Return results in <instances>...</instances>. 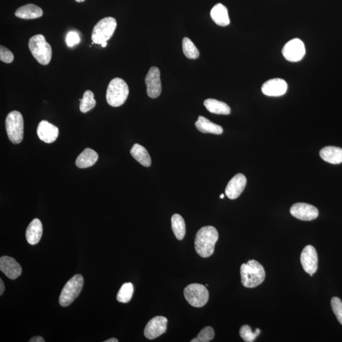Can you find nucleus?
Masks as SVG:
<instances>
[{
    "label": "nucleus",
    "mask_w": 342,
    "mask_h": 342,
    "mask_svg": "<svg viewBox=\"0 0 342 342\" xmlns=\"http://www.w3.org/2000/svg\"><path fill=\"white\" fill-rule=\"evenodd\" d=\"M219 238L218 231L213 226L201 228L195 238V248L200 257L207 258L214 254Z\"/></svg>",
    "instance_id": "1"
},
{
    "label": "nucleus",
    "mask_w": 342,
    "mask_h": 342,
    "mask_svg": "<svg viewBox=\"0 0 342 342\" xmlns=\"http://www.w3.org/2000/svg\"><path fill=\"white\" fill-rule=\"evenodd\" d=\"M241 283L249 289L259 286L264 281L265 273L264 268L255 260H250L241 266Z\"/></svg>",
    "instance_id": "2"
},
{
    "label": "nucleus",
    "mask_w": 342,
    "mask_h": 342,
    "mask_svg": "<svg viewBox=\"0 0 342 342\" xmlns=\"http://www.w3.org/2000/svg\"><path fill=\"white\" fill-rule=\"evenodd\" d=\"M129 93V87L123 79L116 78L110 81L107 89L106 99L109 105L118 107L126 102Z\"/></svg>",
    "instance_id": "3"
},
{
    "label": "nucleus",
    "mask_w": 342,
    "mask_h": 342,
    "mask_svg": "<svg viewBox=\"0 0 342 342\" xmlns=\"http://www.w3.org/2000/svg\"><path fill=\"white\" fill-rule=\"evenodd\" d=\"M29 48L34 59L43 66L50 63L52 56V49L42 34H37L30 38Z\"/></svg>",
    "instance_id": "4"
},
{
    "label": "nucleus",
    "mask_w": 342,
    "mask_h": 342,
    "mask_svg": "<svg viewBox=\"0 0 342 342\" xmlns=\"http://www.w3.org/2000/svg\"><path fill=\"white\" fill-rule=\"evenodd\" d=\"M117 27V21L112 17L102 18L94 26L91 34L93 43L102 45L107 42L113 36Z\"/></svg>",
    "instance_id": "5"
},
{
    "label": "nucleus",
    "mask_w": 342,
    "mask_h": 342,
    "mask_svg": "<svg viewBox=\"0 0 342 342\" xmlns=\"http://www.w3.org/2000/svg\"><path fill=\"white\" fill-rule=\"evenodd\" d=\"M5 126L10 142L20 143L24 138V119L21 112L15 110L8 114Z\"/></svg>",
    "instance_id": "6"
},
{
    "label": "nucleus",
    "mask_w": 342,
    "mask_h": 342,
    "mask_svg": "<svg viewBox=\"0 0 342 342\" xmlns=\"http://www.w3.org/2000/svg\"><path fill=\"white\" fill-rule=\"evenodd\" d=\"M84 285L82 275H76L65 285L60 295L59 302L62 307L70 305L80 295Z\"/></svg>",
    "instance_id": "7"
},
{
    "label": "nucleus",
    "mask_w": 342,
    "mask_h": 342,
    "mask_svg": "<svg viewBox=\"0 0 342 342\" xmlns=\"http://www.w3.org/2000/svg\"><path fill=\"white\" fill-rule=\"evenodd\" d=\"M184 295L187 302L195 308H202L208 302L209 294L203 284H190L184 290Z\"/></svg>",
    "instance_id": "8"
},
{
    "label": "nucleus",
    "mask_w": 342,
    "mask_h": 342,
    "mask_svg": "<svg viewBox=\"0 0 342 342\" xmlns=\"http://www.w3.org/2000/svg\"><path fill=\"white\" fill-rule=\"evenodd\" d=\"M282 53L287 61L292 62L300 61L306 54L305 45L302 41L295 38L284 46Z\"/></svg>",
    "instance_id": "9"
},
{
    "label": "nucleus",
    "mask_w": 342,
    "mask_h": 342,
    "mask_svg": "<svg viewBox=\"0 0 342 342\" xmlns=\"http://www.w3.org/2000/svg\"><path fill=\"white\" fill-rule=\"evenodd\" d=\"M146 93L151 99L159 97L162 92L161 72L158 67H152L145 78Z\"/></svg>",
    "instance_id": "10"
},
{
    "label": "nucleus",
    "mask_w": 342,
    "mask_h": 342,
    "mask_svg": "<svg viewBox=\"0 0 342 342\" xmlns=\"http://www.w3.org/2000/svg\"><path fill=\"white\" fill-rule=\"evenodd\" d=\"M300 262L304 271L309 275L313 276L317 270L318 257L314 247L308 245L303 249L300 256Z\"/></svg>",
    "instance_id": "11"
},
{
    "label": "nucleus",
    "mask_w": 342,
    "mask_h": 342,
    "mask_svg": "<svg viewBox=\"0 0 342 342\" xmlns=\"http://www.w3.org/2000/svg\"><path fill=\"white\" fill-rule=\"evenodd\" d=\"M290 211L294 218L304 221H313L319 215V211L316 207L306 203H295Z\"/></svg>",
    "instance_id": "12"
},
{
    "label": "nucleus",
    "mask_w": 342,
    "mask_h": 342,
    "mask_svg": "<svg viewBox=\"0 0 342 342\" xmlns=\"http://www.w3.org/2000/svg\"><path fill=\"white\" fill-rule=\"evenodd\" d=\"M167 319L163 316H156L152 318L146 325L144 330L145 337L149 340L159 337L166 332Z\"/></svg>",
    "instance_id": "13"
},
{
    "label": "nucleus",
    "mask_w": 342,
    "mask_h": 342,
    "mask_svg": "<svg viewBox=\"0 0 342 342\" xmlns=\"http://www.w3.org/2000/svg\"><path fill=\"white\" fill-rule=\"evenodd\" d=\"M288 85L282 79L275 78L266 81L262 86V92L266 96L280 97L286 93Z\"/></svg>",
    "instance_id": "14"
},
{
    "label": "nucleus",
    "mask_w": 342,
    "mask_h": 342,
    "mask_svg": "<svg viewBox=\"0 0 342 342\" xmlns=\"http://www.w3.org/2000/svg\"><path fill=\"white\" fill-rule=\"evenodd\" d=\"M246 184V179L242 174L235 175L228 183L225 194L231 200L237 199L242 194Z\"/></svg>",
    "instance_id": "15"
},
{
    "label": "nucleus",
    "mask_w": 342,
    "mask_h": 342,
    "mask_svg": "<svg viewBox=\"0 0 342 342\" xmlns=\"http://www.w3.org/2000/svg\"><path fill=\"white\" fill-rule=\"evenodd\" d=\"M38 137L43 142L51 143L57 139L59 135L58 127L47 121H41L37 129Z\"/></svg>",
    "instance_id": "16"
},
{
    "label": "nucleus",
    "mask_w": 342,
    "mask_h": 342,
    "mask_svg": "<svg viewBox=\"0 0 342 342\" xmlns=\"http://www.w3.org/2000/svg\"><path fill=\"white\" fill-rule=\"evenodd\" d=\"M0 270L11 279L17 278L23 271L21 265L13 258L8 256L0 258Z\"/></svg>",
    "instance_id": "17"
},
{
    "label": "nucleus",
    "mask_w": 342,
    "mask_h": 342,
    "mask_svg": "<svg viewBox=\"0 0 342 342\" xmlns=\"http://www.w3.org/2000/svg\"><path fill=\"white\" fill-rule=\"evenodd\" d=\"M43 226L40 219H34L29 224L26 230V239L30 245H36L42 238Z\"/></svg>",
    "instance_id": "18"
},
{
    "label": "nucleus",
    "mask_w": 342,
    "mask_h": 342,
    "mask_svg": "<svg viewBox=\"0 0 342 342\" xmlns=\"http://www.w3.org/2000/svg\"><path fill=\"white\" fill-rule=\"evenodd\" d=\"M320 157L323 161L332 164L342 163V149L336 146H326L320 151Z\"/></svg>",
    "instance_id": "19"
},
{
    "label": "nucleus",
    "mask_w": 342,
    "mask_h": 342,
    "mask_svg": "<svg viewBox=\"0 0 342 342\" xmlns=\"http://www.w3.org/2000/svg\"><path fill=\"white\" fill-rule=\"evenodd\" d=\"M211 16L217 25L225 27L229 25L230 20L227 8L221 4H218L211 11Z\"/></svg>",
    "instance_id": "20"
},
{
    "label": "nucleus",
    "mask_w": 342,
    "mask_h": 342,
    "mask_svg": "<svg viewBox=\"0 0 342 342\" xmlns=\"http://www.w3.org/2000/svg\"><path fill=\"white\" fill-rule=\"evenodd\" d=\"M99 159V155L91 148H86L80 156L78 157L75 161L77 167L81 169H85L93 165Z\"/></svg>",
    "instance_id": "21"
},
{
    "label": "nucleus",
    "mask_w": 342,
    "mask_h": 342,
    "mask_svg": "<svg viewBox=\"0 0 342 342\" xmlns=\"http://www.w3.org/2000/svg\"><path fill=\"white\" fill-rule=\"evenodd\" d=\"M43 15L42 9L34 4H28L21 7L15 13L16 17L27 20L40 18L42 17Z\"/></svg>",
    "instance_id": "22"
},
{
    "label": "nucleus",
    "mask_w": 342,
    "mask_h": 342,
    "mask_svg": "<svg viewBox=\"0 0 342 342\" xmlns=\"http://www.w3.org/2000/svg\"><path fill=\"white\" fill-rule=\"evenodd\" d=\"M199 131L203 133H211L214 135H221L223 132V129L219 125L212 123L208 119L203 116H199L198 121L195 123Z\"/></svg>",
    "instance_id": "23"
},
{
    "label": "nucleus",
    "mask_w": 342,
    "mask_h": 342,
    "mask_svg": "<svg viewBox=\"0 0 342 342\" xmlns=\"http://www.w3.org/2000/svg\"><path fill=\"white\" fill-rule=\"evenodd\" d=\"M131 156L136 161L143 165V166L150 167L151 164V159L147 150L143 146L136 143L133 145L131 151Z\"/></svg>",
    "instance_id": "24"
},
{
    "label": "nucleus",
    "mask_w": 342,
    "mask_h": 342,
    "mask_svg": "<svg viewBox=\"0 0 342 342\" xmlns=\"http://www.w3.org/2000/svg\"><path fill=\"white\" fill-rule=\"evenodd\" d=\"M203 104L211 113L218 114V115H229L231 113V108L229 106L219 100L208 99L205 100Z\"/></svg>",
    "instance_id": "25"
},
{
    "label": "nucleus",
    "mask_w": 342,
    "mask_h": 342,
    "mask_svg": "<svg viewBox=\"0 0 342 342\" xmlns=\"http://www.w3.org/2000/svg\"><path fill=\"white\" fill-rule=\"evenodd\" d=\"M171 224L176 238L179 240H183L186 234V224L182 216L180 214H174L171 218Z\"/></svg>",
    "instance_id": "26"
},
{
    "label": "nucleus",
    "mask_w": 342,
    "mask_h": 342,
    "mask_svg": "<svg viewBox=\"0 0 342 342\" xmlns=\"http://www.w3.org/2000/svg\"><path fill=\"white\" fill-rule=\"evenodd\" d=\"M96 106V101L93 92L87 90L83 94L82 99H80V108L81 112L86 113L93 109Z\"/></svg>",
    "instance_id": "27"
},
{
    "label": "nucleus",
    "mask_w": 342,
    "mask_h": 342,
    "mask_svg": "<svg viewBox=\"0 0 342 342\" xmlns=\"http://www.w3.org/2000/svg\"><path fill=\"white\" fill-rule=\"evenodd\" d=\"M183 51L187 58L189 59H197L199 58L200 52L196 46L194 45L191 40L188 37H184L182 42Z\"/></svg>",
    "instance_id": "28"
},
{
    "label": "nucleus",
    "mask_w": 342,
    "mask_h": 342,
    "mask_svg": "<svg viewBox=\"0 0 342 342\" xmlns=\"http://www.w3.org/2000/svg\"><path fill=\"white\" fill-rule=\"evenodd\" d=\"M134 292V287L131 283H126L123 284L119 290L117 300L121 303H127L131 300Z\"/></svg>",
    "instance_id": "29"
},
{
    "label": "nucleus",
    "mask_w": 342,
    "mask_h": 342,
    "mask_svg": "<svg viewBox=\"0 0 342 342\" xmlns=\"http://www.w3.org/2000/svg\"><path fill=\"white\" fill-rule=\"evenodd\" d=\"M260 333V330L257 329L254 332H252L251 328L249 325H244L240 328V335L241 338L246 342H252L256 340V338Z\"/></svg>",
    "instance_id": "30"
},
{
    "label": "nucleus",
    "mask_w": 342,
    "mask_h": 342,
    "mask_svg": "<svg viewBox=\"0 0 342 342\" xmlns=\"http://www.w3.org/2000/svg\"><path fill=\"white\" fill-rule=\"evenodd\" d=\"M215 335L214 330L211 327L203 328L198 335L197 337L193 339L192 342H208L213 340Z\"/></svg>",
    "instance_id": "31"
},
{
    "label": "nucleus",
    "mask_w": 342,
    "mask_h": 342,
    "mask_svg": "<svg viewBox=\"0 0 342 342\" xmlns=\"http://www.w3.org/2000/svg\"><path fill=\"white\" fill-rule=\"evenodd\" d=\"M331 306L338 321L342 325V302L340 298L333 297L331 300Z\"/></svg>",
    "instance_id": "32"
},
{
    "label": "nucleus",
    "mask_w": 342,
    "mask_h": 342,
    "mask_svg": "<svg viewBox=\"0 0 342 342\" xmlns=\"http://www.w3.org/2000/svg\"><path fill=\"white\" fill-rule=\"evenodd\" d=\"M0 60L5 63L10 64L14 60V56L9 49L3 47L2 45L0 47Z\"/></svg>",
    "instance_id": "33"
},
{
    "label": "nucleus",
    "mask_w": 342,
    "mask_h": 342,
    "mask_svg": "<svg viewBox=\"0 0 342 342\" xmlns=\"http://www.w3.org/2000/svg\"><path fill=\"white\" fill-rule=\"evenodd\" d=\"M80 42V37L77 32L70 31L67 35L66 43L68 47H73Z\"/></svg>",
    "instance_id": "34"
},
{
    "label": "nucleus",
    "mask_w": 342,
    "mask_h": 342,
    "mask_svg": "<svg viewBox=\"0 0 342 342\" xmlns=\"http://www.w3.org/2000/svg\"><path fill=\"white\" fill-rule=\"evenodd\" d=\"M30 342H45V339L42 337V336H35L34 338H32L31 340H29Z\"/></svg>",
    "instance_id": "35"
},
{
    "label": "nucleus",
    "mask_w": 342,
    "mask_h": 342,
    "mask_svg": "<svg viewBox=\"0 0 342 342\" xmlns=\"http://www.w3.org/2000/svg\"><path fill=\"white\" fill-rule=\"evenodd\" d=\"M5 290V284L4 281L2 279H0V295H2L4 294Z\"/></svg>",
    "instance_id": "36"
},
{
    "label": "nucleus",
    "mask_w": 342,
    "mask_h": 342,
    "mask_svg": "<svg viewBox=\"0 0 342 342\" xmlns=\"http://www.w3.org/2000/svg\"><path fill=\"white\" fill-rule=\"evenodd\" d=\"M118 340L117 338H112L110 339H108L107 340H105V342H118Z\"/></svg>",
    "instance_id": "37"
},
{
    "label": "nucleus",
    "mask_w": 342,
    "mask_h": 342,
    "mask_svg": "<svg viewBox=\"0 0 342 342\" xmlns=\"http://www.w3.org/2000/svg\"><path fill=\"white\" fill-rule=\"evenodd\" d=\"M101 46H102V47H103V48H105V47H107V42L103 43L101 45Z\"/></svg>",
    "instance_id": "38"
},
{
    "label": "nucleus",
    "mask_w": 342,
    "mask_h": 342,
    "mask_svg": "<svg viewBox=\"0 0 342 342\" xmlns=\"http://www.w3.org/2000/svg\"><path fill=\"white\" fill-rule=\"evenodd\" d=\"M75 1L79 3H81L86 1V0H75Z\"/></svg>",
    "instance_id": "39"
},
{
    "label": "nucleus",
    "mask_w": 342,
    "mask_h": 342,
    "mask_svg": "<svg viewBox=\"0 0 342 342\" xmlns=\"http://www.w3.org/2000/svg\"><path fill=\"white\" fill-rule=\"evenodd\" d=\"M220 198H221V199H224V194H221V195H220Z\"/></svg>",
    "instance_id": "40"
}]
</instances>
